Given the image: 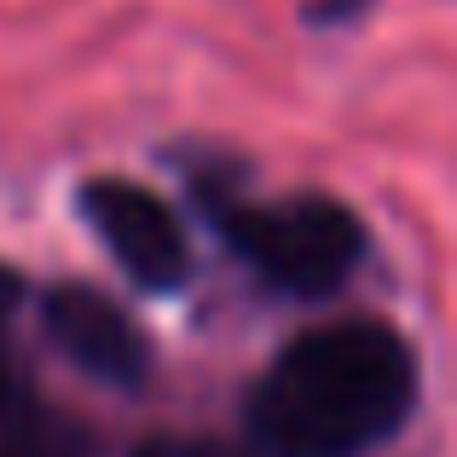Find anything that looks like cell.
<instances>
[{
	"label": "cell",
	"mask_w": 457,
	"mask_h": 457,
	"mask_svg": "<svg viewBox=\"0 0 457 457\" xmlns=\"http://www.w3.org/2000/svg\"><path fill=\"white\" fill-rule=\"evenodd\" d=\"M423 365L400 324L342 312L295 330L244 388L249 457H370L411 428Z\"/></svg>",
	"instance_id": "6da1fadb"
},
{
	"label": "cell",
	"mask_w": 457,
	"mask_h": 457,
	"mask_svg": "<svg viewBox=\"0 0 457 457\" xmlns=\"http://www.w3.org/2000/svg\"><path fill=\"white\" fill-rule=\"evenodd\" d=\"M191 209L209 220L226 255L267 295L295 307H319L359 278L370 255V226L330 191H278L255 197L249 174L226 151L179 162Z\"/></svg>",
	"instance_id": "7a4b0ae2"
},
{
	"label": "cell",
	"mask_w": 457,
	"mask_h": 457,
	"mask_svg": "<svg viewBox=\"0 0 457 457\" xmlns=\"http://www.w3.org/2000/svg\"><path fill=\"white\" fill-rule=\"evenodd\" d=\"M76 214L116 272L145 295H179L191 284V226L145 179L87 174L76 186Z\"/></svg>",
	"instance_id": "3957f363"
},
{
	"label": "cell",
	"mask_w": 457,
	"mask_h": 457,
	"mask_svg": "<svg viewBox=\"0 0 457 457\" xmlns=\"http://www.w3.org/2000/svg\"><path fill=\"white\" fill-rule=\"evenodd\" d=\"M35 324H41L46 347L64 359L70 370H81L87 382L111 394H139L156 370V347L145 324L134 319L111 290L81 278H53L41 290H29Z\"/></svg>",
	"instance_id": "277c9868"
},
{
	"label": "cell",
	"mask_w": 457,
	"mask_h": 457,
	"mask_svg": "<svg viewBox=\"0 0 457 457\" xmlns=\"http://www.w3.org/2000/svg\"><path fill=\"white\" fill-rule=\"evenodd\" d=\"M0 457H93V435L76 428L70 417H58L53 405H41L29 423L0 435Z\"/></svg>",
	"instance_id": "5b68a950"
},
{
	"label": "cell",
	"mask_w": 457,
	"mask_h": 457,
	"mask_svg": "<svg viewBox=\"0 0 457 457\" xmlns=\"http://www.w3.org/2000/svg\"><path fill=\"white\" fill-rule=\"evenodd\" d=\"M41 388H35L29 365L18 359V347L6 342V330H0V435H12L18 423H29L35 411H41Z\"/></svg>",
	"instance_id": "8992f818"
},
{
	"label": "cell",
	"mask_w": 457,
	"mask_h": 457,
	"mask_svg": "<svg viewBox=\"0 0 457 457\" xmlns=\"http://www.w3.org/2000/svg\"><path fill=\"white\" fill-rule=\"evenodd\" d=\"M128 457H249V446L220 435H179V428H162V435H145Z\"/></svg>",
	"instance_id": "52a82bcc"
},
{
	"label": "cell",
	"mask_w": 457,
	"mask_h": 457,
	"mask_svg": "<svg viewBox=\"0 0 457 457\" xmlns=\"http://www.w3.org/2000/svg\"><path fill=\"white\" fill-rule=\"evenodd\" d=\"M295 12H302L312 35H342V29H359L377 12V0H295Z\"/></svg>",
	"instance_id": "ba28073f"
},
{
	"label": "cell",
	"mask_w": 457,
	"mask_h": 457,
	"mask_svg": "<svg viewBox=\"0 0 457 457\" xmlns=\"http://www.w3.org/2000/svg\"><path fill=\"white\" fill-rule=\"evenodd\" d=\"M29 290H35V284H29V278H23V272H18V267H12V261H6V255H0V330H6V324H12V319H18V312H23V307H29Z\"/></svg>",
	"instance_id": "9c48e42d"
}]
</instances>
